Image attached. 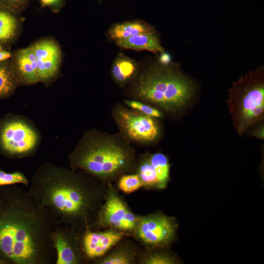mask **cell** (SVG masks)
I'll use <instances>...</instances> for the list:
<instances>
[{
	"label": "cell",
	"mask_w": 264,
	"mask_h": 264,
	"mask_svg": "<svg viewBox=\"0 0 264 264\" xmlns=\"http://www.w3.org/2000/svg\"><path fill=\"white\" fill-rule=\"evenodd\" d=\"M58 219L17 185L0 186V264H55Z\"/></svg>",
	"instance_id": "6da1fadb"
},
{
	"label": "cell",
	"mask_w": 264,
	"mask_h": 264,
	"mask_svg": "<svg viewBox=\"0 0 264 264\" xmlns=\"http://www.w3.org/2000/svg\"><path fill=\"white\" fill-rule=\"evenodd\" d=\"M104 184L86 173L45 162L33 174L27 190L59 224L82 235L95 219L107 190Z\"/></svg>",
	"instance_id": "7a4b0ae2"
},
{
	"label": "cell",
	"mask_w": 264,
	"mask_h": 264,
	"mask_svg": "<svg viewBox=\"0 0 264 264\" xmlns=\"http://www.w3.org/2000/svg\"><path fill=\"white\" fill-rule=\"evenodd\" d=\"M69 167L108 184L135 172L134 149L119 134L95 129L84 133L68 155Z\"/></svg>",
	"instance_id": "3957f363"
},
{
	"label": "cell",
	"mask_w": 264,
	"mask_h": 264,
	"mask_svg": "<svg viewBox=\"0 0 264 264\" xmlns=\"http://www.w3.org/2000/svg\"><path fill=\"white\" fill-rule=\"evenodd\" d=\"M133 80L132 97L162 112H180L195 95L194 82L171 62L163 64L158 60L138 73Z\"/></svg>",
	"instance_id": "277c9868"
},
{
	"label": "cell",
	"mask_w": 264,
	"mask_h": 264,
	"mask_svg": "<svg viewBox=\"0 0 264 264\" xmlns=\"http://www.w3.org/2000/svg\"><path fill=\"white\" fill-rule=\"evenodd\" d=\"M228 107L238 134L262 120L264 114V74L257 68L234 82L229 90Z\"/></svg>",
	"instance_id": "5b68a950"
},
{
	"label": "cell",
	"mask_w": 264,
	"mask_h": 264,
	"mask_svg": "<svg viewBox=\"0 0 264 264\" xmlns=\"http://www.w3.org/2000/svg\"><path fill=\"white\" fill-rule=\"evenodd\" d=\"M41 141L35 125L26 117L8 113L0 119V154L10 159L33 155Z\"/></svg>",
	"instance_id": "8992f818"
},
{
	"label": "cell",
	"mask_w": 264,
	"mask_h": 264,
	"mask_svg": "<svg viewBox=\"0 0 264 264\" xmlns=\"http://www.w3.org/2000/svg\"><path fill=\"white\" fill-rule=\"evenodd\" d=\"M112 116L119 130V134L129 143L149 145L160 137V128L157 118L118 103L112 109Z\"/></svg>",
	"instance_id": "52a82bcc"
},
{
	"label": "cell",
	"mask_w": 264,
	"mask_h": 264,
	"mask_svg": "<svg viewBox=\"0 0 264 264\" xmlns=\"http://www.w3.org/2000/svg\"><path fill=\"white\" fill-rule=\"evenodd\" d=\"M139 216L135 215L120 196L112 183L108 184L107 193L91 229H111L132 237Z\"/></svg>",
	"instance_id": "ba28073f"
},
{
	"label": "cell",
	"mask_w": 264,
	"mask_h": 264,
	"mask_svg": "<svg viewBox=\"0 0 264 264\" xmlns=\"http://www.w3.org/2000/svg\"><path fill=\"white\" fill-rule=\"evenodd\" d=\"M177 228L175 219L156 212L139 216L132 237L146 249H164L175 241Z\"/></svg>",
	"instance_id": "9c48e42d"
},
{
	"label": "cell",
	"mask_w": 264,
	"mask_h": 264,
	"mask_svg": "<svg viewBox=\"0 0 264 264\" xmlns=\"http://www.w3.org/2000/svg\"><path fill=\"white\" fill-rule=\"evenodd\" d=\"M170 164L166 155L161 153H146L137 159L135 172L147 189L165 188L170 178Z\"/></svg>",
	"instance_id": "30bf717a"
},
{
	"label": "cell",
	"mask_w": 264,
	"mask_h": 264,
	"mask_svg": "<svg viewBox=\"0 0 264 264\" xmlns=\"http://www.w3.org/2000/svg\"><path fill=\"white\" fill-rule=\"evenodd\" d=\"M51 240L56 255L55 264H83L81 235L71 227L58 224L54 227Z\"/></svg>",
	"instance_id": "8fae6325"
},
{
	"label": "cell",
	"mask_w": 264,
	"mask_h": 264,
	"mask_svg": "<svg viewBox=\"0 0 264 264\" xmlns=\"http://www.w3.org/2000/svg\"><path fill=\"white\" fill-rule=\"evenodd\" d=\"M30 46L36 56L39 82L49 85L60 73L62 60L60 46L53 39L44 38Z\"/></svg>",
	"instance_id": "7c38bea8"
},
{
	"label": "cell",
	"mask_w": 264,
	"mask_h": 264,
	"mask_svg": "<svg viewBox=\"0 0 264 264\" xmlns=\"http://www.w3.org/2000/svg\"><path fill=\"white\" fill-rule=\"evenodd\" d=\"M128 234L111 229L98 231L87 229L81 235L82 246L88 261L94 262L105 255Z\"/></svg>",
	"instance_id": "4fadbf2b"
},
{
	"label": "cell",
	"mask_w": 264,
	"mask_h": 264,
	"mask_svg": "<svg viewBox=\"0 0 264 264\" xmlns=\"http://www.w3.org/2000/svg\"><path fill=\"white\" fill-rule=\"evenodd\" d=\"M10 62L19 86L40 83L36 56L30 46L13 52Z\"/></svg>",
	"instance_id": "5bb4252c"
},
{
	"label": "cell",
	"mask_w": 264,
	"mask_h": 264,
	"mask_svg": "<svg viewBox=\"0 0 264 264\" xmlns=\"http://www.w3.org/2000/svg\"><path fill=\"white\" fill-rule=\"evenodd\" d=\"M114 41L117 46L123 49L147 50L156 54L165 52L156 30L134 35Z\"/></svg>",
	"instance_id": "9a60e30c"
},
{
	"label": "cell",
	"mask_w": 264,
	"mask_h": 264,
	"mask_svg": "<svg viewBox=\"0 0 264 264\" xmlns=\"http://www.w3.org/2000/svg\"><path fill=\"white\" fill-rule=\"evenodd\" d=\"M123 240L93 262L98 264H133L138 262L140 251L135 244Z\"/></svg>",
	"instance_id": "2e32d148"
},
{
	"label": "cell",
	"mask_w": 264,
	"mask_h": 264,
	"mask_svg": "<svg viewBox=\"0 0 264 264\" xmlns=\"http://www.w3.org/2000/svg\"><path fill=\"white\" fill-rule=\"evenodd\" d=\"M138 70L137 62L120 52L113 60L111 73L116 84L124 87L135 79Z\"/></svg>",
	"instance_id": "e0dca14e"
},
{
	"label": "cell",
	"mask_w": 264,
	"mask_h": 264,
	"mask_svg": "<svg viewBox=\"0 0 264 264\" xmlns=\"http://www.w3.org/2000/svg\"><path fill=\"white\" fill-rule=\"evenodd\" d=\"M20 26L21 21L16 13L0 7V43L5 49L15 41Z\"/></svg>",
	"instance_id": "ac0fdd59"
},
{
	"label": "cell",
	"mask_w": 264,
	"mask_h": 264,
	"mask_svg": "<svg viewBox=\"0 0 264 264\" xmlns=\"http://www.w3.org/2000/svg\"><path fill=\"white\" fill-rule=\"evenodd\" d=\"M155 30L151 25L144 21L134 20L113 24L109 29L107 36L109 39L114 41L134 35Z\"/></svg>",
	"instance_id": "d6986e66"
},
{
	"label": "cell",
	"mask_w": 264,
	"mask_h": 264,
	"mask_svg": "<svg viewBox=\"0 0 264 264\" xmlns=\"http://www.w3.org/2000/svg\"><path fill=\"white\" fill-rule=\"evenodd\" d=\"M10 59L0 62V101L11 97L19 86Z\"/></svg>",
	"instance_id": "ffe728a7"
},
{
	"label": "cell",
	"mask_w": 264,
	"mask_h": 264,
	"mask_svg": "<svg viewBox=\"0 0 264 264\" xmlns=\"http://www.w3.org/2000/svg\"><path fill=\"white\" fill-rule=\"evenodd\" d=\"M159 248L147 249L145 252H140L139 263L142 264H174L177 261L171 255Z\"/></svg>",
	"instance_id": "44dd1931"
},
{
	"label": "cell",
	"mask_w": 264,
	"mask_h": 264,
	"mask_svg": "<svg viewBox=\"0 0 264 264\" xmlns=\"http://www.w3.org/2000/svg\"><path fill=\"white\" fill-rule=\"evenodd\" d=\"M117 181L118 189L125 194L132 193L143 187L140 177L136 173L123 175Z\"/></svg>",
	"instance_id": "7402d4cb"
},
{
	"label": "cell",
	"mask_w": 264,
	"mask_h": 264,
	"mask_svg": "<svg viewBox=\"0 0 264 264\" xmlns=\"http://www.w3.org/2000/svg\"><path fill=\"white\" fill-rule=\"evenodd\" d=\"M29 182L25 174L21 171L8 173L0 168V186L21 184L28 187Z\"/></svg>",
	"instance_id": "603a6c76"
},
{
	"label": "cell",
	"mask_w": 264,
	"mask_h": 264,
	"mask_svg": "<svg viewBox=\"0 0 264 264\" xmlns=\"http://www.w3.org/2000/svg\"><path fill=\"white\" fill-rule=\"evenodd\" d=\"M124 103L128 107L147 115L157 119L162 118L164 116L161 110L142 102L134 100H125Z\"/></svg>",
	"instance_id": "cb8c5ba5"
},
{
	"label": "cell",
	"mask_w": 264,
	"mask_h": 264,
	"mask_svg": "<svg viewBox=\"0 0 264 264\" xmlns=\"http://www.w3.org/2000/svg\"><path fill=\"white\" fill-rule=\"evenodd\" d=\"M27 1L28 0H0V7L17 14L23 9Z\"/></svg>",
	"instance_id": "d4e9b609"
},
{
	"label": "cell",
	"mask_w": 264,
	"mask_h": 264,
	"mask_svg": "<svg viewBox=\"0 0 264 264\" xmlns=\"http://www.w3.org/2000/svg\"><path fill=\"white\" fill-rule=\"evenodd\" d=\"M44 6L55 7L59 5L62 0H39Z\"/></svg>",
	"instance_id": "484cf974"
},
{
	"label": "cell",
	"mask_w": 264,
	"mask_h": 264,
	"mask_svg": "<svg viewBox=\"0 0 264 264\" xmlns=\"http://www.w3.org/2000/svg\"><path fill=\"white\" fill-rule=\"evenodd\" d=\"M12 56V52L7 49L0 51V62L10 60Z\"/></svg>",
	"instance_id": "4316f807"
},
{
	"label": "cell",
	"mask_w": 264,
	"mask_h": 264,
	"mask_svg": "<svg viewBox=\"0 0 264 264\" xmlns=\"http://www.w3.org/2000/svg\"><path fill=\"white\" fill-rule=\"evenodd\" d=\"M5 49L4 47L1 45V44L0 43V51Z\"/></svg>",
	"instance_id": "83f0119b"
}]
</instances>
